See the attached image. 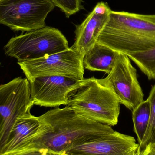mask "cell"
I'll return each mask as SVG.
<instances>
[{"label":"cell","instance_id":"cell-1","mask_svg":"<svg viewBox=\"0 0 155 155\" xmlns=\"http://www.w3.org/2000/svg\"><path fill=\"white\" fill-rule=\"evenodd\" d=\"M38 117L40 132L14 155L29 150L45 149L51 155H62L74 145L114 131L111 126L83 117L67 106L51 109Z\"/></svg>","mask_w":155,"mask_h":155},{"label":"cell","instance_id":"cell-2","mask_svg":"<svg viewBox=\"0 0 155 155\" xmlns=\"http://www.w3.org/2000/svg\"><path fill=\"white\" fill-rule=\"evenodd\" d=\"M97 42L127 56L155 47V14L111 10Z\"/></svg>","mask_w":155,"mask_h":155},{"label":"cell","instance_id":"cell-3","mask_svg":"<svg viewBox=\"0 0 155 155\" xmlns=\"http://www.w3.org/2000/svg\"><path fill=\"white\" fill-rule=\"evenodd\" d=\"M121 104L107 78L92 77L81 80L67 106L87 119L112 127L118 123Z\"/></svg>","mask_w":155,"mask_h":155},{"label":"cell","instance_id":"cell-4","mask_svg":"<svg viewBox=\"0 0 155 155\" xmlns=\"http://www.w3.org/2000/svg\"><path fill=\"white\" fill-rule=\"evenodd\" d=\"M66 37L54 27L45 26L11 38L4 47L5 55L25 61L69 49Z\"/></svg>","mask_w":155,"mask_h":155},{"label":"cell","instance_id":"cell-5","mask_svg":"<svg viewBox=\"0 0 155 155\" xmlns=\"http://www.w3.org/2000/svg\"><path fill=\"white\" fill-rule=\"evenodd\" d=\"M34 105L27 78H16L0 85V155L18 118Z\"/></svg>","mask_w":155,"mask_h":155},{"label":"cell","instance_id":"cell-6","mask_svg":"<svg viewBox=\"0 0 155 155\" xmlns=\"http://www.w3.org/2000/svg\"><path fill=\"white\" fill-rule=\"evenodd\" d=\"M54 7L50 0H2L0 24L14 31L41 29L46 26L45 19Z\"/></svg>","mask_w":155,"mask_h":155},{"label":"cell","instance_id":"cell-7","mask_svg":"<svg viewBox=\"0 0 155 155\" xmlns=\"http://www.w3.org/2000/svg\"><path fill=\"white\" fill-rule=\"evenodd\" d=\"M18 64L28 80L46 76H61L78 80L84 79L83 57L71 47L51 55Z\"/></svg>","mask_w":155,"mask_h":155},{"label":"cell","instance_id":"cell-8","mask_svg":"<svg viewBox=\"0 0 155 155\" xmlns=\"http://www.w3.org/2000/svg\"><path fill=\"white\" fill-rule=\"evenodd\" d=\"M128 56L119 53L107 78L124 105L131 111L144 101L143 92L138 82L137 71Z\"/></svg>","mask_w":155,"mask_h":155},{"label":"cell","instance_id":"cell-9","mask_svg":"<svg viewBox=\"0 0 155 155\" xmlns=\"http://www.w3.org/2000/svg\"><path fill=\"white\" fill-rule=\"evenodd\" d=\"M31 99L34 105L56 107L67 105L69 96L81 80L61 76H46L29 79Z\"/></svg>","mask_w":155,"mask_h":155},{"label":"cell","instance_id":"cell-10","mask_svg":"<svg viewBox=\"0 0 155 155\" xmlns=\"http://www.w3.org/2000/svg\"><path fill=\"white\" fill-rule=\"evenodd\" d=\"M139 144L134 137L114 131L98 138L74 145L66 155H136Z\"/></svg>","mask_w":155,"mask_h":155},{"label":"cell","instance_id":"cell-11","mask_svg":"<svg viewBox=\"0 0 155 155\" xmlns=\"http://www.w3.org/2000/svg\"><path fill=\"white\" fill-rule=\"evenodd\" d=\"M111 10L106 3H97L83 22L76 25L75 41L71 47L82 57L96 43Z\"/></svg>","mask_w":155,"mask_h":155},{"label":"cell","instance_id":"cell-12","mask_svg":"<svg viewBox=\"0 0 155 155\" xmlns=\"http://www.w3.org/2000/svg\"><path fill=\"white\" fill-rule=\"evenodd\" d=\"M40 121L31 113L20 117L15 123L1 155H13L26 146L40 132Z\"/></svg>","mask_w":155,"mask_h":155},{"label":"cell","instance_id":"cell-13","mask_svg":"<svg viewBox=\"0 0 155 155\" xmlns=\"http://www.w3.org/2000/svg\"><path fill=\"white\" fill-rule=\"evenodd\" d=\"M119 53L96 42L83 58L84 69L92 71H102L109 74Z\"/></svg>","mask_w":155,"mask_h":155},{"label":"cell","instance_id":"cell-14","mask_svg":"<svg viewBox=\"0 0 155 155\" xmlns=\"http://www.w3.org/2000/svg\"><path fill=\"white\" fill-rule=\"evenodd\" d=\"M132 112L134 131L136 134L139 144L144 137L150 118V103L146 99L138 105Z\"/></svg>","mask_w":155,"mask_h":155},{"label":"cell","instance_id":"cell-15","mask_svg":"<svg viewBox=\"0 0 155 155\" xmlns=\"http://www.w3.org/2000/svg\"><path fill=\"white\" fill-rule=\"evenodd\" d=\"M149 80H155V47L128 56Z\"/></svg>","mask_w":155,"mask_h":155},{"label":"cell","instance_id":"cell-16","mask_svg":"<svg viewBox=\"0 0 155 155\" xmlns=\"http://www.w3.org/2000/svg\"><path fill=\"white\" fill-rule=\"evenodd\" d=\"M147 99L150 103V118L144 137L137 150L139 154L142 153L147 147L155 144V84L151 88Z\"/></svg>","mask_w":155,"mask_h":155},{"label":"cell","instance_id":"cell-17","mask_svg":"<svg viewBox=\"0 0 155 155\" xmlns=\"http://www.w3.org/2000/svg\"><path fill=\"white\" fill-rule=\"evenodd\" d=\"M54 6L64 12L66 17H70L82 9V0H50Z\"/></svg>","mask_w":155,"mask_h":155},{"label":"cell","instance_id":"cell-18","mask_svg":"<svg viewBox=\"0 0 155 155\" xmlns=\"http://www.w3.org/2000/svg\"><path fill=\"white\" fill-rule=\"evenodd\" d=\"M14 155H51L49 153L48 150L45 149L41 150H31L25 151Z\"/></svg>","mask_w":155,"mask_h":155},{"label":"cell","instance_id":"cell-19","mask_svg":"<svg viewBox=\"0 0 155 155\" xmlns=\"http://www.w3.org/2000/svg\"><path fill=\"white\" fill-rule=\"evenodd\" d=\"M142 153L145 155H155V144L147 147Z\"/></svg>","mask_w":155,"mask_h":155},{"label":"cell","instance_id":"cell-20","mask_svg":"<svg viewBox=\"0 0 155 155\" xmlns=\"http://www.w3.org/2000/svg\"><path fill=\"white\" fill-rule=\"evenodd\" d=\"M136 155H144L143 153H141V154H139L138 153H137Z\"/></svg>","mask_w":155,"mask_h":155},{"label":"cell","instance_id":"cell-21","mask_svg":"<svg viewBox=\"0 0 155 155\" xmlns=\"http://www.w3.org/2000/svg\"><path fill=\"white\" fill-rule=\"evenodd\" d=\"M65 155V154H64V155Z\"/></svg>","mask_w":155,"mask_h":155},{"label":"cell","instance_id":"cell-22","mask_svg":"<svg viewBox=\"0 0 155 155\" xmlns=\"http://www.w3.org/2000/svg\"><path fill=\"white\" fill-rule=\"evenodd\" d=\"M2 1V0H0V1Z\"/></svg>","mask_w":155,"mask_h":155}]
</instances>
